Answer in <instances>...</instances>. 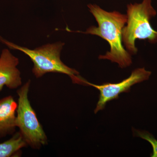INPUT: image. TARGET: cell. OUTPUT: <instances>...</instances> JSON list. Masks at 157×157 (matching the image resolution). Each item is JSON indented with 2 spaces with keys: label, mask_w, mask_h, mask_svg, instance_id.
I'll return each instance as SVG.
<instances>
[{
  "label": "cell",
  "mask_w": 157,
  "mask_h": 157,
  "mask_svg": "<svg viewBox=\"0 0 157 157\" xmlns=\"http://www.w3.org/2000/svg\"><path fill=\"white\" fill-rule=\"evenodd\" d=\"M87 6L95 18L98 27L92 26L86 32H76L95 35L107 41L110 51L104 55H100L99 59L117 63L122 69L131 66L132 63L131 55L122 45L123 29L128 20L127 15L117 11L108 12L95 4H89Z\"/></svg>",
  "instance_id": "cell-1"
},
{
  "label": "cell",
  "mask_w": 157,
  "mask_h": 157,
  "mask_svg": "<svg viewBox=\"0 0 157 157\" xmlns=\"http://www.w3.org/2000/svg\"><path fill=\"white\" fill-rule=\"evenodd\" d=\"M0 42L10 49L20 51L27 55L33 63L32 71L36 78H40L47 73H62L68 75L73 83L82 84L83 78L78 71L69 67L61 60V52L65 45L63 42L48 43L31 49L9 42L1 36Z\"/></svg>",
  "instance_id": "cell-2"
},
{
  "label": "cell",
  "mask_w": 157,
  "mask_h": 157,
  "mask_svg": "<svg viewBox=\"0 0 157 157\" xmlns=\"http://www.w3.org/2000/svg\"><path fill=\"white\" fill-rule=\"evenodd\" d=\"M152 0H143L140 3L127 6V25L122 32V40L131 55L137 53L135 42L137 39L147 40L151 43L157 42V32L151 25L152 17L157 12L151 5Z\"/></svg>",
  "instance_id": "cell-3"
},
{
  "label": "cell",
  "mask_w": 157,
  "mask_h": 157,
  "mask_svg": "<svg viewBox=\"0 0 157 157\" xmlns=\"http://www.w3.org/2000/svg\"><path fill=\"white\" fill-rule=\"evenodd\" d=\"M30 83L29 80L17 90L16 125L27 145L39 149L47 144L48 138L29 99Z\"/></svg>",
  "instance_id": "cell-4"
},
{
  "label": "cell",
  "mask_w": 157,
  "mask_h": 157,
  "mask_svg": "<svg viewBox=\"0 0 157 157\" xmlns=\"http://www.w3.org/2000/svg\"><path fill=\"white\" fill-rule=\"evenodd\" d=\"M151 74L150 71H147L144 68H141L133 70L129 77L118 83L107 82L96 85L85 79L83 85L93 86L100 92L99 101L94 109L95 113L104 109L107 102L117 99L122 93L128 92L134 85L147 80Z\"/></svg>",
  "instance_id": "cell-5"
},
{
  "label": "cell",
  "mask_w": 157,
  "mask_h": 157,
  "mask_svg": "<svg viewBox=\"0 0 157 157\" xmlns=\"http://www.w3.org/2000/svg\"><path fill=\"white\" fill-rule=\"evenodd\" d=\"M19 59L7 48L2 51L0 56V91L5 86L16 89L22 84L21 73L17 69Z\"/></svg>",
  "instance_id": "cell-6"
},
{
  "label": "cell",
  "mask_w": 157,
  "mask_h": 157,
  "mask_svg": "<svg viewBox=\"0 0 157 157\" xmlns=\"http://www.w3.org/2000/svg\"><path fill=\"white\" fill-rule=\"evenodd\" d=\"M17 107V103L11 96L0 99V138L15 131Z\"/></svg>",
  "instance_id": "cell-7"
},
{
  "label": "cell",
  "mask_w": 157,
  "mask_h": 157,
  "mask_svg": "<svg viewBox=\"0 0 157 157\" xmlns=\"http://www.w3.org/2000/svg\"><path fill=\"white\" fill-rule=\"evenodd\" d=\"M27 145L21 133L17 132L9 140L0 143V157L14 156Z\"/></svg>",
  "instance_id": "cell-8"
},
{
  "label": "cell",
  "mask_w": 157,
  "mask_h": 157,
  "mask_svg": "<svg viewBox=\"0 0 157 157\" xmlns=\"http://www.w3.org/2000/svg\"><path fill=\"white\" fill-rule=\"evenodd\" d=\"M135 135L137 137H140L147 140L151 144L153 149L152 157H157V140L153 135L148 132L145 131H140L136 130L135 131Z\"/></svg>",
  "instance_id": "cell-9"
}]
</instances>
